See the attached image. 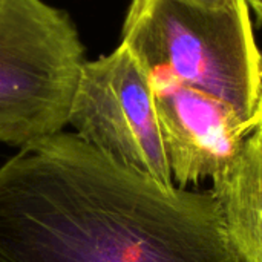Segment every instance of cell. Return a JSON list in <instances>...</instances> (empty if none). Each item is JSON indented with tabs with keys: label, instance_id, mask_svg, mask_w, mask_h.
Masks as SVG:
<instances>
[{
	"label": "cell",
	"instance_id": "obj_1",
	"mask_svg": "<svg viewBox=\"0 0 262 262\" xmlns=\"http://www.w3.org/2000/svg\"><path fill=\"white\" fill-rule=\"evenodd\" d=\"M0 262H241L212 190L164 187L58 132L0 166Z\"/></svg>",
	"mask_w": 262,
	"mask_h": 262
},
{
	"label": "cell",
	"instance_id": "obj_2",
	"mask_svg": "<svg viewBox=\"0 0 262 262\" xmlns=\"http://www.w3.org/2000/svg\"><path fill=\"white\" fill-rule=\"evenodd\" d=\"M121 43L144 71H161L255 123L262 55L244 0L203 9L178 0H132Z\"/></svg>",
	"mask_w": 262,
	"mask_h": 262
},
{
	"label": "cell",
	"instance_id": "obj_3",
	"mask_svg": "<svg viewBox=\"0 0 262 262\" xmlns=\"http://www.w3.org/2000/svg\"><path fill=\"white\" fill-rule=\"evenodd\" d=\"M86 61L64 12L0 0V143L23 147L61 132Z\"/></svg>",
	"mask_w": 262,
	"mask_h": 262
},
{
	"label": "cell",
	"instance_id": "obj_4",
	"mask_svg": "<svg viewBox=\"0 0 262 262\" xmlns=\"http://www.w3.org/2000/svg\"><path fill=\"white\" fill-rule=\"evenodd\" d=\"M69 124L106 157L175 187L147 74L123 43L84 63Z\"/></svg>",
	"mask_w": 262,
	"mask_h": 262
},
{
	"label": "cell",
	"instance_id": "obj_5",
	"mask_svg": "<svg viewBox=\"0 0 262 262\" xmlns=\"http://www.w3.org/2000/svg\"><path fill=\"white\" fill-rule=\"evenodd\" d=\"M146 74L175 186L213 181L238 155L255 123L161 71Z\"/></svg>",
	"mask_w": 262,
	"mask_h": 262
},
{
	"label": "cell",
	"instance_id": "obj_6",
	"mask_svg": "<svg viewBox=\"0 0 262 262\" xmlns=\"http://www.w3.org/2000/svg\"><path fill=\"white\" fill-rule=\"evenodd\" d=\"M212 192L239 261L262 262V127H255L233 161L213 180Z\"/></svg>",
	"mask_w": 262,
	"mask_h": 262
},
{
	"label": "cell",
	"instance_id": "obj_7",
	"mask_svg": "<svg viewBox=\"0 0 262 262\" xmlns=\"http://www.w3.org/2000/svg\"><path fill=\"white\" fill-rule=\"evenodd\" d=\"M178 2L203 9H224V8L235 6L239 0H178Z\"/></svg>",
	"mask_w": 262,
	"mask_h": 262
},
{
	"label": "cell",
	"instance_id": "obj_8",
	"mask_svg": "<svg viewBox=\"0 0 262 262\" xmlns=\"http://www.w3.org/2000/svg\"><path fill=\"white\" fill-rule=\"evenodd\" d=\"M249 6V9H252L255 12V15L262 21V0H244Z\"/></svg>",
	"mask_w": 262,
	"mask_h": 262
},
{
	"label": "cell",
	"instance_id": "obj_9",
	"mask_svg": "<svg viewBox=\"0 0 262 262\" xmlns=\"http://www.w3.org/2000/svg\"><path fill=\"white\" fill-rule=\"evenodd\" d=\"M256 126L262 127V98L259 101V107H258V112H256Z\"/></svg>",
	"mask_w": 262,
	"mask_h": 262
}]
</instances>
